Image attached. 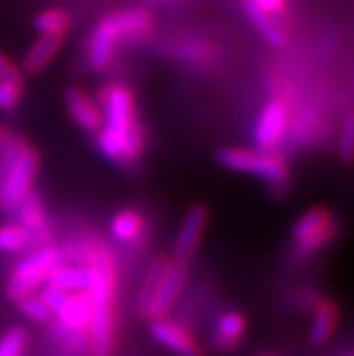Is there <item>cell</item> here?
I'll return each instance as SVG.
<instances>
[{"mask_svg":"<svg viewBox=\"0 0 354 356\" xmlns=\"http://www.w3.org/2000/svg\"><path fill=\"white\" fill-rule=\"evenodd\" d=\"M98 147L105 158L130 163L143 150V132L136 120L134 98L123 86H111L104 92Z\"/></svg>","mask_w":354,"mask_h":356,"instance_id":"obj_1","label":"cell"},{"mask_svg":"<svg viewBox=\"0 0 354 356\" xmlns=\"http://www.w3.org/2000/svg\"><path fill=\"white\" fill-rule=\"evenodd\" d=\"M208 225V210L202 204H195L186 212L181 228L175 235L174 252L175 257L181 261H188L193 253L198 252L202 235Z\"/></svg>","mask_w":354,"mask_h":356,"instance_id":"obj_10","label":"cell"},{"mask_svg":"<svg viewBox=\"0 0 354 356\" xmlns=\"http://www.w3.org/2000/svg\"><path fill=\"white\" fill-rule=\"evenodd\" d=\"M166 264H168L166 259H157V261H154L150 270H148L147 277H145L141 291H139L138 295V307L143 316L148 309V304H150V300H152L154 291H156L157 284H159V280H161V275H163V271H165Z\"/></svg>","mask_w":354,"mask_h":356,"instance_id":"obj_23","label":"cell"},{"mask_svg":"<svg viewBox=\"0 0 354 356\" xmlns=\"http://www.w3.org/2000/svg\"><path fill=\"white\" fill-rule=\"evenodd\" d=\"M244 11H246L251 24L257 27V31L262 35V38L269 45H273V47H282V45H286V35L277 26V22H275L271 15L262 11L253 0H244Z\"/></svg>","mask_w":354,"mask_h":356,"instance_id":"obj_19","label":"cell"},{"mask_svg":"<svg viewBox=\"0 0 354 356\" xmlns=\"http://www.w3.org/2000/svg\"><path fill=\"white\" fill-rule=\"evenodd\" d=\"M253 2H255L262 11L271 15V17L277 13H282L284 8H286V0H253Z\"/></svg>","mask_w":354,"mask_h":356,"instance_id":"obj_30","label":"cell"},{"mask_svg":"<svg viewBox=\"0 0 354 356\" xmlns=\"http://www.w3.org/2000/svg\"><path fill=\"white\" fill-rule=\"evenodd\" d=\"M38 174V154L22 140L8 136L0 145V208L13 212L33 192Z\"/></svg>","mask_w":354,"mask_h":356,"instance_id":"obj_3","label":"cell"},{"mask_svg":"<svg viewBox=\"0 0 354 356\" xmlns=\"http://www.w3.org/2000/svg\"><path fill=\"white\" fill-rule=\"evenodd\" d=\"M63 44V36L56 35H40L33 42V45L27 49L24 56L22 69L27 74H36L44 71L51 63V60L56 56Z\"/></svg>","mask_w":354,"mask_h":356,"instance_id":"obj_14","label":"cell"},{"mask_svg":"<svg viewBox=\"0 0 354 356\" xmlns=\"http://www.w3.org/2000/svg\"><path fill=\"white\" fill-rule=\"evenodd\" d=\"M63 96L74 123L86 132H98L104 116H102V107L95 99L80 87H69Z\"/></svg>","mask_w":354,"mask_h":356,"instance_id":"obj_12","label":"cell"},{"mask_svg":"<svg viewBox=\"0 0 354 356\" xmlns=\"http://www.w3.org/2000/svg\"><path fill=\"white\" fill-rule=\"evenodd\" d=\"M22 96V86L11 83V81H0V111L9 113L17 108Z\"/></svg>","mask_w":354,"mask_h":356,"instance_id":"obj_27","label":"cell"},{"mask_svg":"<svg viewBox=\"0 0 354 356\" xmlns=\"http://www.w3.org/2000/svg\"><path fill=\"white\" fill-rule=\"evenodd\" d=\"M47 286L60 289V291L67 295L87 291V286H89V268L60 264L51 273L49 279H47Z\"/></svg>","mask_w":354,"mask_h":356,"instance_id":"obj_17","label":"cell"},{"mask_svg":"<svg viewBox=\"0 0 354 356\" xmlns=\"http://www.w3.org/2000/svg\"><path fill=\"white\" fill-rule=\"evenodd\" d=\"M35 27L36 31H40V35L63 36L71 27V15L62 8L44 9L35 18Z\"/></svg>","mask_w":354,"mask_h":356,"instance_id":"obj_22","label":"cell"},{"mask_svg":"<svg viewBox=\"0 0 354 356\" xmlns=\"http://www.w3.org/2000/svg\"><path fill=\"white\" fill-rule=\"evenodd\" d=\"M17 306L18 309H20L27 318H29V321L49 322L51 316H53V313L49 312V307L45 306L44 300L40 298V295H36V293L26 295V297L18 298Z\"/></svg>","mask_w":354,"mask_h":356,"instance_id":"obj_24","label":"cell"},{"mask_svg":"<svg viewBox=\"0 0 354 356\" xmlns=\"http://www.w3.org/2000/svg\"><path fill=\"white\" fill-rule=\"evenodd\" d=\"M87 268H89L87 295L90 302V348L95 356H108L113 351V306L114 288H116V271L111 253L104 248L95 250L90 253Z\"/></svg>","mask_w":354,"mask_h":356,"instance_id":"obj_2","label":"cell"},{"mask_svg":"<svg viewBox=\"0 0 354 356\" xmlns=\"http://www.w3.org/2000/svg\"><path fill=\"white\" fill-rule=\"evenodd\" d=\"M354 149V123L353 114H347L344 120V125L340 129V138H338V154L344 161H351Z\"/></svg>","mask_w":354,"mask_h":356,"instance_id":"obj_26","label":"cell"},{"mask_svg":"<svg viewBox=\"0 0 354 356\" xmlns=\"http://www.w3.org/2000/svg\"><path fill=\"white\" fill-rule=\"evenodd\" d=\"M54 316L58 318V324L65 331H71V333L78 334L81 331L89 330L90 302L87 291L67 295L63 306L54 313Z\"/></svg>","mask_w":354,"mask_h":356,"instance_id":"obj_13","label":"cell"},{"mask_svg":"<svg viewBox=\"0 0 354 356\" xmlns=\"http://www.w3.org/2000/svg\"><path fill=\"white\" fill-rule=\"evenodd\" d=\"M150 333L159 342L163 348L172 351L177 356H201L198 342L193 340L190 331L181 325L179 322H174L170 318H156L150 325Z\"/></svg>","mask_w":354,"mask_h":356,"instance_id":"obj_11","label":"cell"},{"mask_svg":"<svg viewBox=\"0 0 354 356\" xmlns=\"http://www.w3.org/2000/svg\"><path fill=\"white\" fill-rule=\"evenodd\" d=\"M63 264V255L53 246H40L29 255L18 261L13 268V275L8 282V295L13 300L35 293L51 277L56 268Z\"/></svg>","mask_w":354,"mask_h":356,"instance_id":"obj_5","label":"cell"},{"mask_svg":"<svg viewBox=\"0 0 354 356\" xmlns=\"http://www.w3.org/2000/svg\"><path fill=\"white\" fill-rule=\"evenodd\" d=\"M287 123H289V113L280 99H273V102L266 104L257 118L255 131H253L257 150L271 152L282 140Z\"/></svg>","mask_w":354,"mask_h":356,"instance_id":"obj_9","label":"cell"},{"mask_svg":"<svg viewBox=\"0 0 354 356\" xmlns=\"http://www.w3.org/2000/svg\"><path fill=\"white\" fill-rule=\"evenodd\" d=\"M40 298L44 300L45 306L49 307V312L54 315L63 306L65 298H67V293H63V291H60L56 288H51V286H45L40 291Z\"/></svg>","mask_w":354,"mask_h":356,"instance_id":"obj_29","label":"cell"},{"mask_svg":"<svg viewBox=\"0 0 354 356\" xmlns=\"http://www.w3.org/2000/svg\"><path fill=\"white\" fill-rule=\"evenodd\" d=\"M0 81H11V83H24V76L17 63L9 58L8 54L0 51Z\"/></svg>","mask_w":354,"mask_h":356,"instance_id":"obj_28","label":"cell"},{"mask_svg":"<svg viewBox=\"0 0 354 356\" xmlns=\"http://www.w3.org/2000/svg\"><path fill=\"white\" fill-rule=\"evenodd\" d=\"M335 221L329 210L313 208L296 221L293 228V241L302 255H313L322 250L335 235Z\"/></svg>","mask_w":354,"mask_h":356,"instance_id":"obj_7","label":"cell"},{"mask_svg":"<svg viewBox=\"0 0 354 356\" xmlns=\"http://www.w3.org/2000/svg\"><path fill=\"white\" fill-rule=\"evenodd\" d=\"M35 243L31 234L20 222H6L0 226V253H20Z\"/></svg>","mask_w":354,"mask_h":356,"instance_id":"obj_21","label":"cell"},{"mask_svg":"<svg viewBox=\"0 0 354 356\" xmlns=\"http://www.w3.org/2000/svg\"><path fill=\"white\" fill-rule=\"evenodd\" d=\"M186 280H188L186 261H181V259H175L172 262L168 261L145 316L156 321V318H163V316L168 315L175 302L179 300L184 286H186Z\"/></svg>","mask_w":354,"mask_h":356,"instance_id":"obj_8","label":"cell"},{"mask_svg":"<svg viewBox=\"0 0 354 356\" xmlns=\"http://www.w3.org/2000/svg\"><path fill=\"white\" fill-rule=\"evenodd\" d=\"M338 324V312L337 307L332 306L331 302H320L314 309L313 324H311V333L309 339L311 342L320 346V343H325L332 337L335 330H337Z\"/></svg>","mask_w":354,"mask_h":356,"instance_id":"obj_20","label":"cell"},{"mask_svg":"<svg viewBox=\"0 0 354 356\" xmlns=\"http://www.w3.org/2000/svg\"><path fill=\"white\" fill-rule=\"evenodd\" d=\"M26 334L22 330H11L0 339V356H22Z\"/></svg>","mask_w":354,"mask_h":356,"instance_id":"obj_25","label":"cell"},{"mask_svg":"<svg viewBox=\"0 0 354 356\" xmlns=\"http://www.w3.org/2000/svg\"><path fill=\"white\" fill-rule=\"evenodd\" d=\"M217 159L223 167L241 174H251L273 186H282L287 183L289 170L282 159L264 150L248 149H223L217 154Z\"/></svg>","mask_w":354,"mask_h":356,"instance_id":"obj_6","label":"cell"},{"mask_svg":"<svg viewBox=\"0 0 354 356\" xmlns=\"http://www.w3.org/2000/svg\"><path fill=\"white\" fill-rule=\"evenodd\" d=\"M8 132H6L4 131V129H2V127H0V145H2V143H4V141L6 140H8Z\"/></svg>","mask_w":354,"mask_h":356,"instance_id":"obj_31","label":"cell"},{"mask_svg":"<svg viewBox=\"0 0 354 356\" xmlns=\"http://www.w3.org/2000/svg\"><path fill=\"white\" fill-rule=\"evenodd\" d=\"M18 222L31 234L33 241H40L44 243L47 239L45 230H47V216H45L44 204H42L40 197L31 192L24 199L22 203L17 208Z\"/></svg>","mask_w":354,"mask_h":356,"instance_id":"obj_15","label":"cell"},{"mask_svg":"<svg viewBox=\"0 0 354 356\" xmlns=\"http://www.w3.org/2000/svg\"><path fill=\"white\" fill-rule=\"evenodd\" d=\"M145 232L143 217L134 210L118 212L111 221V237L120 244H134Z\"/></svg>","mask_w":354,"mask_h":356,"instance_id":"obj_18","label":"cell"},{"mask_svg":"<svg viewBox=\"0 0 354 356\" xmlns=\"http://www.w3.org/2000/svg\"><path fill=\"white\" fill-rule=\"evenodd\" d=\"M244 333H246V318H244V315L239 312H226L217 321L214 342L219 349L228 351V349L237 348Z\"/></svg>","mask_w":354,"mask_h":356,"instance_id":"obj_16","label":"cell"},{"mask_svg":"<svg viewBox=\"0 0 354 356\" xmlns=\"http://www.w3.org/2000/svg\"><path fill=\"white\" fill-rule=\"evenodd\" d=\"M152 26V15L145 8L116 11L105 17L89 40V63L95 71H105L114 58L120 38H136Z\"/></svg>","mask_w":354,"mask_h":356,"instance_id":"obj_4","label":"cell"}]
</instances>
